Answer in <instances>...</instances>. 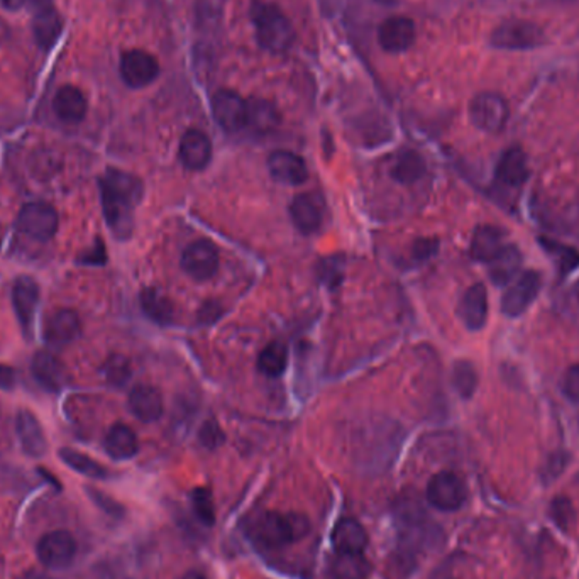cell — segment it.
<instances>
[{
    "mask_svg": "<svg viewBox=\"0 0 579 579\" xmlns=\"http://www.w3.org/2000/svg\"><path fill=\"white\" fill-rule=\"evenodd\" d=\"M104 216L111 231L119 239H126L134 226V207L142 197L140 178L109 168L100 180Z\"/></svg>",
    "mask_w": 579,
    "mask_h": 579,
    "instance_id": "cell-1",
    "label": "cell"
},
{
    "mask_svg": "<svg viewBox=\"0 0 579 579\" xmlns=\"http://www.w3.org/2000/svg\"><path fill=\"white\" fill-rule=\"evenodd\" d=\"M311 527V521L303 513L267 511L256 519L251 535L258 544L268 549H279L307 537Z\"/></svg>",
    "mask_w": 579,
    "mask_h": 579,
    "instance_id": "cell-2",
    "label": "cell"
},
{
    "mask_svg": "<svg viewBox=\"0 0 579 579\" xmlns=\"http://www.w3.org/2000/svg\"><path fill=\"white\" fill-rule=\"evenodd\" d=\"M251 19L255 24L258 43L268 51L283 53L293 45V26L277 5L267 2H255L251 7Z\"/></svg>",
    "mask_w": 579,
    "mask_h": 579,
    "instance_id": "cell-3",
    "label": "cell"
},
{
    "mask_svg": "<svg viewBox=\"0 0 579 579\" xmlns=\"http://www.w3.org/2000/svg\"><path fill=\"white\" fill-rule=\"evenodd\" d=\"M509 104L499 93H478L469 104V117L476 128L485 132H500L509 121Z\"/></svg>",
    "mask_w": 579,
    "mask_h": 579,
    "instance_id": "cell-4",
    "label": "cell"
},
{
    "mask_svg": "<svg viewBox=\"0 0 579 579\" xmlns=\"http://www.w3.org/2000/svg\"><path fill=\"white\" fill-rule=\"evenodd\" d=\"M58 214L53 205L33 202L24 205L17 217V227L36 241L47 243L58 231Z\"/></svg>",
    "mask_w": 579,
    "mask_h": 579,
    "instance_id": "cell-5",
    "label": "cell"
},
{
    "mask_svg": "<svg viewBox=\"0 0 579 579\" xmlns=\"http://www.w3.org/2000/svg\"><path fill=\"white\" fill-rule=\"evenodd\" d=\"M542 289V279L537 271H525L519 279H513L501 299V312L507 317L517 319L532 305Z\"/></svg>",
    "mask_w": 579,
    "mask_h": 579,
    "instance_id": "cell-6",
    "label": "cell"
},
{
    "mask_svg": "<svg viewBox=\"0 0 579 579\" xmlns=\"http://www.w3.org/2000/svg\"><path fill=\"white\" fill-rule=\"evenodd\" d=\"M182 268L195 281H207L219 269V249L207 239L188 244L182 255Z\"/></svg>",
    "mask_w": 579,
    "mask_h": 579,
    "instance_id": "cell-7",
    "label": "cell"
},
{
    "mask_svg": "<svg viewBox=\"0 0 579 579\" xmlns=\"http://www.w3.org/2000/svg\"><path fill=\"white\" fill-rule=\"evenodd\" d=\"M43 566L49 569H65L70 566L77 554V542L67 531H53L39 539L36 547Z\"/></svg>",
    "mask_w": 579,
    "mask_h": 579,
    "instance_id": "cell-8",
    "label": "cell"
},
{
    "mask_svg": "<svg viewBox=\"0 0 579 579\" xmlns=\"http://www.w3.org/2000/svg\"><path fill=\"white\" fill-rule=\"evenodd\" d=\"M544 41V33L537 24L513 19L500 24L491 35V45L501 49H531Z\"/></svg>",
    "mask_w": 579,
    "mask_h": 579,
    "instance_id": "cell-9",
    "label": "cell"
},
{
    "mask_svg": "<svg viewBox=\"0 0 579 579\" xmlns=\"http://www.w3.org/2000/svg\"><path fill=\"white\" fill-rule=\"evenodd\" d=\"M427 500L432 507L442 511L461 509L466 500V485L456 473L442 471L430 479Z\"/></svg>",
    "mask_w": 579,
    "mask_h": 579,
    "instance_id": "cell-10",
    "label": "cell"
},
{
    "mask_svg": "<svg viewBox=\"0 0 579 579\" xmlns=\"http://www.w3.org/2000/svg\"><path fill=\"white\" fill-rule=\"evenodd\" d=\"M160 65L150 53L132 49L121 59V77L132 89H142L158 79Z\"/></svg>",
    "mask_w": 579,
    "mask_h": 579,
    "instance_id": "cell-11",
    "label": "cell"
},
{
    "mask_svg": "<svg viewBox=\"0 0 579 579\" xmlns=\"http://www.w3.org/2000/svg\"><path fill=\"white\" fill-rule=\"evenodd\" d=\"M246 109L247 102L232 90H219L212 97L214 119L227 132H236L246 126Z\"/></svg>",
    "mask_w": 579,
    "mask_h": 579,
    "instance_id": "cell-12",
    "label": "cell"
},
{
    "mask_svg": "<svg viewBox=\"0 0 579 579\" xmlns=\"http://www.w3.org/2000/svg\"><path fill=\"white\" fill-rule=\"evenodd\" d=\"M324 212V198L317 194H301L290 204V217L303 234H312L321 229Z\"/></svg>",
    "mask_w": 579,
    "mask_h": 579,
    "instance_id": "cell-13",
    "label": "cell"
},
{
    "mask_svg": "<svg viewBox=\"0 0 579 579\" xmlns=\"http://www.w3.org/2000/svg\"><path fill=\"white\" fill-rule=\"evenodd\" d=\"M378 41L388 53H402L416 41V24L404 16H394L383 21L378 29Z\"/></svg>",
    "mask_w": 579,
    "mask_h": 579,
    "instance_id": "cell-14",
    "label": "cell"
},
{
    "mask_svg": "<svg viewBox=\"0 0 579 579\" xmlns=\"http://www.w3.org/2000/svg\"><path fill=\"white\" fill-rule=\"evenodd\" d=\"M14 311L23 325L24 332L31 334L35 322L36 311L39 303V287L31 277H19L12 290Z\"/></svg>",
    "mask_w": 579,
    "mask_h": 579,
    "instance_id": "cell-15",
    "label": "cell"
},
{
    "mask_svg": "<svg viewBox=\"0 0 579 579\" xmlns=\"http://www.w3.org/2000/svg\"><path fill=\"white\" fill-rule=\"evenodd\" d=\"M268 170L283 185H301L309 176L305 162L291 151L279 150L271 153L268 158Z\"/></svg>",
    "mask_w": 579,
    "mask_h": 579,
    "instance_id": "cell-16",
    "label": "cell"
},
{
    "mask_svg": "<svg viewBox=\"0 0 579 579\" xmlns=\"http://www.w3.org/2000/svg\"><path fill=\"white\" fill-rule=\"evenodd\" d=\"M458 312L469 331H479L485 327L488 319V291L483 283H476L464 291Z\"/></svg>",
    "mask_w": 579,
    "mask_h": 579,
    "instance_id": "cell-17",
    "label": "cell"
},
{
    "mask_svg": "<svg viewBox=\"0 0 579 579\" xmlns=\"http://www.w3.org/2000/svg\"><path fill=\"white\" fill-rule=\"evenodd\" d=\"M212 158V142L207 134L198 129H190L180 141V162L186 170L200 172L210 163Z\"/></svg>",
    "mask_w": 579,
    "mask_h": 579,
    "instance_id": "cell-18",
    "label": "cell"
},
{
    "mask_svg": "<svg viewBox=\"0 0 579 579\" xmlns=\"http://www.w3.org/2000/svg\"><path fill=\"white\" fill-rule=\"evenodd\" d=\"M35 5V29L36 41L41 47H53L59 33H61V19L55 9L51 0H29Z\"/></svg>",
    "mask_w": 579,
    "mask_h": 579,
    "instance_id": "cell-19",
    "label": "cell"
},
{
    "mask_svg": "<svg viewBox=\"0 0 579 579\" xmlns=\"http://www.w3.org/2000/svg\"><path fill=\"white\" fill-rule=\"evenodd\" d=\"M129 408L141 422H154L163 416L162 394L150 384H138L129 394Z\"/></svg>",
    "mask_w": 579,
    "mask_h": 579,
    "instance_id": "cell-20",
    "label": "cell"
},
{
    "mask_svg": "<svg viewBox=\"0 0 579 579\" xmlns=\"http://www.w3.org/2000/svg\"><path fill=\"white\" fill-rule=\"evenodd\" d=\"M33 374L39 384L49 392H58L67 383V370L63 363L49 351H39L33 358Z\"/></svg>",
    "mask_w": 579,
    "mask_h": 579,
    "instance_id": "cell-21",
    "label": "cell"
},
{
    "mask_svg": "<svg viewBox=\"0 0 579 579\" xmlns=\"http://www.w3.org/2000/svg\"><path fill=\"white\" fill-rule=\"evenodd\" d=\"M87 99L80 89L73 85L61 87L53 99V111L58 119L68 124H77L87 114Z\"/></svg>",
    "mask_w": 579,
    "mask_h": 579,
    "instance_id": "cell-22",
    "label": "cell"
},
{
    "mask_svg": "<svg viewBox=\"0 0 579 579\" xmlns=\"http://www.w3.org/2000/svg\"><path fill=\"white\" fill-rule=\"evenodd\" d=\"M80 334V317L70 309L53 313L47 322V341L53 346L70 344Z\"/></svg>",
    "mask_w": 579,
    "mask_h": 579,
    "instance_id": "cell-23",
    "label": "cell"
},
{
    "mask_svg": "<svg viewBox=\"0 0 579 579\" xmlns=\"http://www.w3.org/2000/svg\"><path fill=\"white\" fill-rule=\"evenodd\" d=\"M332 544L337 553L358 554L368 545V533L360 521L354 519H342L337 521L332 531Z\"/></svg>",
    "mask_w": 579,
    "mask_h": 579,
    "instance_id": "cell-24",
    "label": "cell"
},
{
    "mask_svg": "<svg viewBox=\"0 0 579 579\" xmlns=\"http://www.w3.org/2000/svg\"><path fill=\"white\" fill-rule=\"evenodd\" d=\"M16 426H17V436L21 439L24 451L33 458H39L47 452V436L43 432L39 420L29 410L19 412Z\"/></svg>",
    "mask_w": 579,
    "mask_h": 579,
    "instance_id": "cell-25",
    "label": "cell"
},
{
    "mask_svg": "<svg viewBox=\"0 0 579 579\" xmlns=\"http://www.w3.org/2000/svg\"><path fill=\"white\" fill-rule=\"evenodd\" d=\"M505 247L503 231L497 226H479L471 239V256L476 261L491 263Z\"/></svg>",
    "mask_w": 579,
    "mask_h": 579,
    "instance_id": "cell-26",
    "label": "cell"
},
{
    "mask_svg": "<svg viewBox=\"0 0 579 579\" xmlns=\"http://www.w3.org/2000/svg\"><path fill=\"white\" fill-rule=\"evenodd\" d=\"M529 178L527 154L521 148H510L503 153L497 166V180L501 185L519 186Z\"/></svg>",
    "mask_w": 579,
    "mask_h": 579,
    "instance_id": "cell-27",
    "label": "cell"
},
{
    "mask_svg": "<svg viewBox=\"0 0 579 579\" xmlns=\"http://www.w3.org/2000/svg\"><path fill=\"white\" fill-rule=\"evenodd\" d=\"M104 444L107 454L117 461L131 459L140 449L134 430L124 424H116L114 427H111L105 436Z\"/></svg>",
    "mask_w": 579,
    "mask_h": 579,
    "instance_id": "cell-28",
    "label": "cell"
},
{
    "mask_svg": "<svg viewBox=\"0 0 579 579\" xmlns=\"http://www.w3.org/2000/svg\"><path fill=\"white\" fill-rule=\"evenodd\" d=\"M279 122V111L269 100H265V99L247 100L246 126H249L259 134H268L273 129H277Z\"/></svg>",
    "mask_w": 579,
    "mask_h": 579,
    "instance_id": "cell-29",
    "label": "cell"
},
{
    "mask_svg": "<svg viewBox=\"0 0 579 579\" xmlns=\"http://www.w3.org/2000/svg\"><path fill=\"white\" fill-rule=\"evenodd\" d=\"M370 574L371 563L361 553H337V556L331 563L332 579H368Z\"/></svg>",
    "mask_w": 579,
    "mask_h": 579,
    "instance_id": "cell-30",
    "label": "cell"
},
{
    "mask_svg": "<svg viewBox=\"0 0 579 579\" xmlns=\"http://www.w3.org/2000/svg\"><path fill=\"white\" fill-rule=\"evenodd\" d=\"M490 265V277L495 285H507L513 281L521 267V251L515 246H505Z\"/></svg>",
    "mask_w": 579,
    "mask_h": 579,
    "instance_id": "cell-31",
    "label": "cell"
},
{
    "mask_svg": "<svg viewBox=\"0 0 579 579\" xmlns=\"http://www.w3.org/2000/svg\"><path fill=\"white\" fill-rule=\"evenodd\" d=\"M390 174L400 184H414L426 174V162L416 151H402L396 154Z\"/></svg>",
    "mask_w": 579,
    "mask_h": 579,
    "instance_id": "cell-32",
    "label": "cell"
},
{
    "mask_svg": "<svg viewBox=\"0 0 579 579\" xmlns=\"http://www.w3.org/2000/svg\"><path fill=\"white\" fill-rule=\"evenodd\" d=\"M141 307L158 324H168L174 317V305L160 290L146 289L141 293Z\"/></svg>",
    "mask_w": 579,
    "mask_h": 579,
    "instance_id": "cell-33",
    "label": "cell"
},
{
    "mask_svg": "<svg viewBox=\"0 0 579 579\" xmlns=\"http://www.w3.org/2000/svg\"><path fill=\"white\" fill-rule=\"evenodd\" d=\"M289 363V351L281 342H271L261 351L258 358V370L269 378H277L287 370Z\"/></svg>",
    "mask_w": 579,
    "mask_h": 579,
    "instance_id": "cell-34",
    "label": "cell"
},
{
    "mask_svg": "<svg viewBox=\"0 0 579 579\" xmlns=\"http://www.w3.org/2000/svg\"><path fill=\"white\" fill-rule=\"evenodd\" d=\"M59 458L63 463L68 464L71 469L79 471L81 475L90 476V478H105L107 469L102 464L93 461L92 458H89L87 454H81L73 449H61Z\"/></svg>",
    "mask_w": 579,
    "mask_h": 579,
    "instance_id": "cell-35",
    "label": "cell"
},
{
    "mask_svg": "<svg viewBox=\"0 0 579 579\" xmlns=\"http://www.w3.org/2000/svg\"><path fill=\"white\" fill-rule=\"evenodd\" d=\"M452 383L463 398L473 396L478 388V373L469 361H459L452 370Z\"/></svg>",
    "mask_w": 579,
    "mask_h": 579,
    "instance_id": "cell-36",
    "label": "cell"
},
{
    "mask_svg": "<svg viewBox=\"0 0 579 579\" xmlns=\"http://www.w3.org/2000/svg\"><path fill=\"white\" fill-rule=\"evenodd\" d=\"M192 503H194V510H195L198 519L205 525H212L216 521V509H214V500H212L210 490L197 488L192 493Z\"/></svg>",
    "mask_w": 579,
    "mask_h": 579,
    "instance_id": "cell-37",
    "label": "cell"
},
{
    "mask_svg": "<svg viewBox=\"0 0 579 579\" xmlns=\"http://www.w3.org/2000/svg\"><path fill=\"white\" fill-rule=\"evenodd\" d=\"M104 374L107 382L112 383L116 386H122L131 376L128 360L122 356H112L105 363Z\"/></svg>",
    "mask_w": 579,
    "mask_h": 579,
    "instance_id": "cell-38",
    "label": "cell"
},
{
    "mask_svg": "<svg viewBox=\"0 0 579 579\" xmlns=\"http://www.w3.org/2000/svg\"><path fill=\"white\" fill-rule=\"evenodd\" d=\"M222 440H224V434L219 429V426L216 422H205L204 427L200 430V442L205 447L214 449V447H217V446L222 444Z\"/></svg>",
    "mask_w": 579,
    "mask_h": 579,
    "instance_id": "cell-39",
    "label": "cell"
},
{
    "mask_svg": "<svg viewBox=\"0 0 579 579\" xmlns=\"http://www.w3.org/2000/svg\"><path fill=\"white\" fill-rule=\"evenodd\" d=\"M563 388H564V394L569 400L579 404V364H574L566 371L564 380H563Z\"/></svg>",
    "mask_w": 579,
    "mask_h": 579,
    "instance_id": "cell-40",
    "label": "cell"
},
{
    "mask_svg": "<svg viewBox=\"0 0 579 579\" xmlns=\"http://www.w3.org/2000/svg\"><path fill=\"white\" fill-rule=\"evenodd\" d=\"M16 386V371L11 366L0 364V388L2 390H12Z\"/></svg>",
    "mask_w": 579,
    "mask_h": 579,
    "instance_id": "cell-41",
    "label": "cell"
},
{
    "mask_svg": "<svg viewBox=\"0 0 579 579\" xmlns=\"http://www.w3.org/2000/svg\"><path fill=\"white\" fill-rule=\"evenodd\" d=\"M27 2H29V0H4V5H5L7 9L16 11V9H21V7H24Z\"/></svg>",
    "mask_w": 579,
    "mask_h": 579,
    "instance_id": "cell-42",
    "label": "cell"
},
{
    "mask_svg": "<svg viewBox=\"0 0 579 579\" xmlns=\"http://www.w3.org/2000/svg\"><path fill=\"white\" fill-rule=\"evenodd\" d=\"M182 579H207V576H204L202 573H198V571H188L185 573Z\"/></svg>",
    "mask_w": 579,
    "mask_h": 579,
    "instance_id": "cell-43",
    "label": "cell"
},
{
    "mask_svg": "<svg viewBox=\"0 0 579 579\" xmlns=\"http://www.w3.org/2000/svg\"><path fill=\"white\" fill-rule=\"evenodd\" d=\"M24 579H49L47 574H43V573H36V571H31V573H27Z\"/></svg>",
    "mask_w": 579,
    "mask_h": 579,
    "instance_id": "cell-44",
    "label": "cell"
},
{
    "mask_svg": "<svg viewBox=\"0 0 579 579\" xmlns=\"http://www.w3.org/2000/svg\"><path fill=\"white\" fill-rule=\"evenodd\" d=\"M376 2H380L383 5H395V4H398L400 0H376Z\"/></svg>",
    "mask_w": 579,
    "mask_h": 579,
    "instance_id": "cell-45",
    "label": "cell"
}]
</instances>
